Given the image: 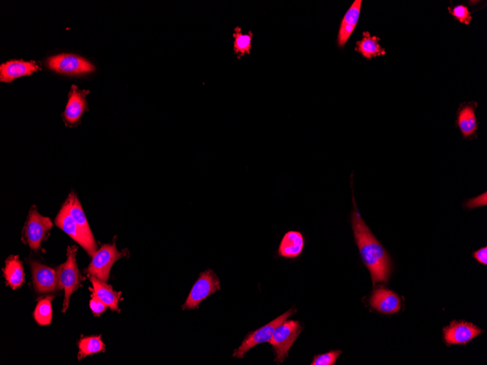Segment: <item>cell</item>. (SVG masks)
I'll list each match as a JSON object with an SVG mask.
<instances>
[{
	"label": "cell",
	"mask_w": 487,
	"mask_h": 365,
	"mask_svg": "<svg viewBox=\"0 0 487 365\" xmlns=\"http://www.w3.org/2000/svg\"><path fill=\"white\" fill-rule=\"evenodd\" d=\"M353 197L354 210L351 222L362 261L369 270L374 286L378 282H387L392 270L390 256L362 220Z\"/></svg>",
	"instance_id": "obj_1"
},
{
	"label": "cell",
	"mask_w": 487,
	"mask_h": 365,
	"mask_svg": "<svg viewBox=\"0 0 487 365\" xmlns=\"http://www.w3.org/2000/svg\"><path fill=\"white\" fill-rule=\"evenodd\" d=\"M77 247H69L67 249V261L57 269L60 289L64 290V301L62 312L65 313L69 307L71 294L80 286L84 280L79 272L76 263Z\"/></svg>",
	"instance_id": "obj_2"
},
{
	"label": "cell",
	"mask_w": 487,
	"mask_h": 365,
	"mask_svg": "<svg viewBox=\"0 0 487 365\" xmlns=\"http://www.w3.org/2000/svg\"><path fill=\"white\" fill-rule=\"evenodd\" d=\"M128 254L127 249L122 252L118 251L116 241L112 245H103L92 256V261L87 269L89 277H95L107 282L113 264L120 259L126 258Z\"/></svg>",
	"instance_id": "obj_3"
},
{
	"label": "cell",
	"mask_w": 487,
	"mask_h": 365,
	"mask_svg": "<svg viewBox=\"0 0 487 365\" xmlns=\"http://www.w3.org/2000/svg\"><path fill=\"white\" fill-rule=\"evenodd\" d=\"M300 321H286L275 330L270 344L275 354V362L281 364L286 360L289 350L302 331Z\"/></svg>",
	"instance_id": "obj_4"
},
{
	"label": "cell",
	"mask_w": 487,
	"mask_h": 365,
	"mask_svg": "<svg viewBox=\"0 0 487 365\" xmlns=\"http://www.w3.org/2000/svg\"><path fill=\"white\" fill-rule=\"evenodd\" d=\"M221 289L219 277L212 270L202 272L189 294L182 308L193 310L199 308L200 303Z\"/></svg>",
	"instance_id": "obj_5"
},
{
	"label": "cell",
	"mask_w": 487,
	"mask_h": 365,
	"mask_svg": "<svg viewBox=\"0 0 487 365\" xmlns=\"http://www.w3.org/2000/svg\"><path fill=\"white\" fill-rule=\"evenodd\" d=\"M295 313V310L291 309L286 313L266 324L265 326L250 333L241 346L235 351L233 357L242 359L255 346L270 342L277 327Z\"/></svg>",
	"instance_id": "obj_6"
},
{
	"label": "cell",
	"mask_w": 487,
	"mask_h": 365,
	"mask_svg": "<svg viewBox=\"0 0 487 365\" xmlns=\"http://www.w3.org/2000/svg\"><path fill=\"white\" fill-rule=\"evenodd\" d=\"M53 226L48 218L39 214L33 207L24 227V238L33 250H37Z\"/></svg>",
	"instance_id": "obj_7"
},
{
	"label": "cell",
	"mask_w": 487,
	"mask_h": 365,
	"mask_svg": "<svg viewBox=\"0 0 487 365\" xmlns=\"http://www.w3.org/2000/svg\"><path fill=\"white\" fill-rule=\"evenodd\" d=\"M50 69L59 73L80 75L93 72L95 67L86 59L73 54H60L47 61Z\"/></svg>",
	"instance_id": "obj_8"
},
{
	"label": "cell",
	"mask_w": 487,
	"mask_h": 365,
	"mask_svg": "<svg viewBox=\"0 0 487 365\" xmlns=\"http://www.w3.org/2000/svg\"><path fill=\"white\" fill-rule=\"evenodd\" d=\"M57 226L73 238L89 254L93 256L98 252L97 245L88 238L83 230L77 224L68 212L62 207L55 221Z\"/></svg>",
	"instance_id": "obj_9"
},
{
	"label": "cell",
	"mask_w": 487,
	"mask_h": 365,
	"mask_svg": "<svg viewBox=\"0 0 487 365\" xmlns=\"http://www.w3.org/2000/svg\"><path fill=\"white\" fill-rule=\"evenodd\" d=\"M30 266L37 292H51L60 289L57 270L34 261H30Z\"/></svg>",
	"instance_id": "obj_10"
},
{
	"label": "cell",
	"mask_w": 487,
	"mask_h": 365,
	"mask_svg": "<svg viewBox=\"0 0 487 365\" xmlns=\"http://www.w3.org/2000/svg\"><path fill=\"white\" fill-rule=\"evenodd\" d=\"M482 333L479 328L466 321H452L450 326L443 330L446 343L452 344H466Z\"/></svg>",
	"instance_id": "obj_11"
},
{
	"label": "cell",
	"mask_w": 487,
	"mask_h": 365,
	"mask_svg": "<svg viewBox=\"0 0 487 365\" xmlns=\"http://www.w3.org/2000/svg\"><path fill=\"white\" fill-rule=\"evenodd\" d=\"M89 91L80 90L73 86L69 93L68 103L66 106L63 118L68 126H75L79 123L81 116L87 110L86 96Z\"/></svg>",
	"instance_id": "obj_12"
},
{
	"label": "cell",
	"mask_w": 487,
	"mask_h": 365,
	"mask_svg": "<svg viewBox=\"0 0 487 365\" xmlns=\"http://www.w3.org/2000/svg\"><path fill=\"white\" fill-rule=\"evenodd\" d=\"M370 305L378 312L386 315L396 314L401 308L399 297L386 288L376 289L374 291L370 299Z\"/></svg>",
	"instance_id": "obj_13"
},
{
	"label": "cell",
	"mask_w": 487,
	"mask_h": 365,
	"mask_svg": "<svg viewBox=\"0 0 487 365\" xmlns=\"http://www.w3.org/2000/svg\"><path fill=\"white\" fill-rule=\"evenodd\" d=\"M42 71L35 62L10 61L0 66V80L10 83L16 78Z\"/></svg>",
	"instance_id": "obj_14"
},
{
	"label": "cell",
	"mask_w": 487,
	"mask_h": 365,
	"mask_svg": "<svg viewBox=\"0 0 487 365\" xmlns=\"http://www.w3.org/2000/svg\"><path fill=\"white\" fill-rule=\"evenodd\" d=\"M362 6V0H356L349 8L342 21L337 44L340 48L344 47L358 24Z\"/></svg>",
	"instance_id": "obj_15"
},
{
	"label": "cell",
	"mask_w": 487,
	"mask_h": 365,
	"mask_svg": "<svg viewBox=\"0 0 487 365\" xmlns=\"http://www.w3.org/2000/svg\"><path fill=\"white\" fill-rule=\"evenodd\" d=\"M304 236L301 232L290 231L284 235L281 240L278 254L286 259H297L304 250Z\"/></svg>",
	"instance_id": "obj_16"
},
{
	"label": "cell",
	"mask_w": 487,
	"mask_h": 365,
	"mask_svg": "<svg viewBox=\"0 0 487 365\" xmlns=\"http://www.w3.org/2000/svg\"><path fill=\"white\" fill-rule=\"evenodd\" d=\"M457 124L465 138H471L473 135H475L478 129L475 106L469 104L459 108L457 113Z\"/></svg>",
	"instance_id": "obj_17"
},
{
	"label": "cell",
	"mask_w": 487,
	"mask_h": 365,
	"mask_svg": "<svg viewBox=\"0 0 487 365\" xmlns=\"http://www.w3.org/2000/svg\"><path fill=\"white\" fill-rule=\"evenodd\" d=\"M63 207L69 212L72 218L77 224L83 230V232L86 235L91 242L96 245L95 239L91 231L89 223L87 221L84 212L81 207L78 198L74 193H71L68 198L64 203Z\"/></svg>",
	"instance_id": "obj_18"
},
{
	"label": "cell",
	"mask_w": 487,
	"mask_h": 365,
	"mask_svg": "<svg viewBox=\"0 0 487 365\" xmlns=\"http://www.w3.org/2000/svg\"><path fill=\"white\" fill-rule=\"evenodd\" d=\"M90 280L93 287V293L113 312H118V302L121 292L114 291L111 286H108L106 282L95 277H90Z\"/></svg>",
	"instance_id": "obj_19"
},
{
	"label": "cell",
	"mask_w": 487,
	"mask_h": 365,
	"mask_svg": "<svg viewBox=\"0 0 487 365\" xmlns=\"http://www.w3.org/2000/svg\"><path fill=\"white\" fill-rule=\"evenodd\" d=\"M380 39L371 36L369 32H364L362 39L357 42L356 50L369 60L376 57L385 55V50L380 45Z\"/></svg>",
	"instance_id": "obj_20"
},
{
	"label": "cell",
	"mask_w": 487,
	"mask_h": 365,
	"mask_svg": "<svg viewBox=\"0 0 487 365\" xmlns=\"http://www.w3.org/2000/svg\"><path fill=\"white\" fill-rule=\"evenodd\" d=\"M4 277L8 285L13 290L20 288L24 281L22 263L18 256H10L6 261Z\"/></svg>",
	"instance_id": "obj_21"
},
{
	"label": "cell",
	"mask_w": 487,
	"mask_h": 365,
	"mask_svg": "<svg viewBox=\"0 0 487 365\" xmlns=\"http://www.w3.org/2000/svg\"><path fill=\"white\" fill-rule=\"evenodd\" d=\"M78 347L79 360L105 350V346L101 340V335L84 337L79 341Z\"/></svg>",
	"instance_id": "obj_22"
},
{
	"label": "cell",
	"mask_w": 487,
	"mask_h": 365,
	"mask_svg": "<svg viewBox=\"0 0 487 365\" xmlns=\"http://www.w3.org/2000/svg\"><path fill=\"white\" fill-rule=\"evenodd\" d=\"M233 37L235 38L234 50L237 59H240L244 56L250 55L252 49V32L243 34L240 27L237 26L235 29Z\"/></svg>",
	"instance_id": "obj_23"
},
{
	"label": "cell",
	"mask_w": 487,
	"mask_h": 365,
	"mask_svg": "<svg viewBox=\"0 0 487 365\" xmlns=\"http://www.w3.org/2000/svg\"><path fill=\"white\" fill-rule=\"evenodd\" d=\"M53 297H48L40 301L35 310L34 317L39 326H48L52 321V301Z\"/></svg>",
	"instance_id": "obj_24"
},
{
	"label": "cell",
	"mask_w": 487,
	"mask_h": 365,
	"mask_svg": "<svg viewBox=\"0 0 487 365\" xmlns=\"http://www.w3.org/2000/svg\"><path fill=\"white\" fill-rule=\"evenodd\" d=\"M342 353V350H331L329 353L315 357L312 365H334Z\"/></svg>",
	"instance_id": "obj_25"
},
{
	"label": "cell",
	"mask_w": 487,
	"mask_h": 365,
	"mask_svg": "<svg viewBox=\"0 0 487 365\" xmlns=\"http://www.w3.org/2000/svg\"><path fill=\"white\" fill-rule=\"evenodd\" d=\"M451 15L459 22L468 25L471 20V13L468 8L464 6H457L453 8H449Z\"/></svg>",
	"instance_id": "obj_26"
},
{
	"label": "cell",
	"mask_w": 487,
	"mask_h": 365,
	"mask_svg": "<svg viewBox=\"0 0 487 365\" xmlns=\"http://www.w3.org/2000/svg\"><path fill=\"white\" fill-rule=\"evenodd\" d=\"M90 307L93 315L95 317H99L105 312L107 306L99 299V297L95 294L93 293L91 295Z\"/></svg>",
	"instance_id": "obj_27"
},
{
	"label": "cell",
	"mask_w": 487,
	"mask_h": 365,
	"mask_svg": "<svg viewBox=\"0 0 487 365\" xmlns=\"http://www.w3.org/2000/svg\"><path fill=\"white\" fill-rule=\"evenodd\" d=\"M475 259L480 263L486 265L487 264V247H484L475 253H473Z\"/></svg>",
	"instance_id": "obj_28"
}]
</instances>
